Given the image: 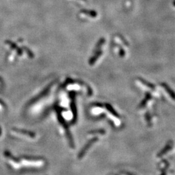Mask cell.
<instances>
[{
    "label": "cell",
    "instance_id": "cell-1",
    "mask_svg": "<svg viewBox=\"0 0 175 175\" xmlns=\"http://www.w3.org/2000/svg\"><path fill=\"white\" fill-rule=\"evenodd\" d=\"M174 5H175V2H174Z\"/></svg>",
    "mask_w": 175,
    "mask_h": 175
}]
</instances>
